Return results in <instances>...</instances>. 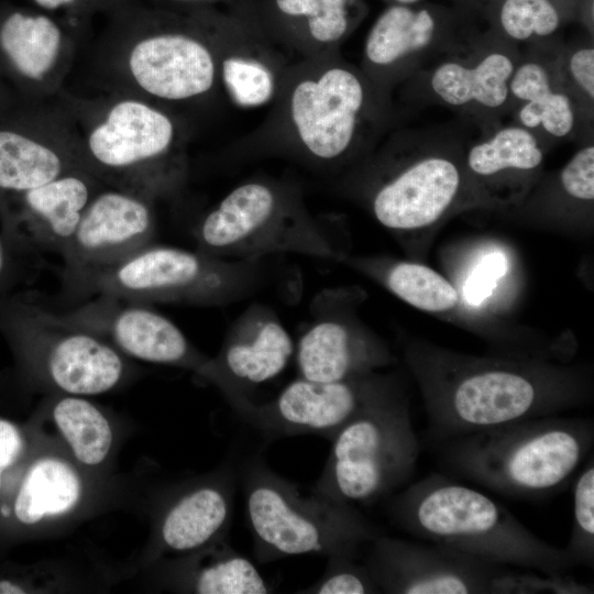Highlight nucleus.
Listing matches in <instances>:
<instances>
[{
    "label": "nucleus",
    "instance_id": "obj_5",
    "mask_svg": "<svg viewBox=\"0 0 594 594\" xmlns=\"http://www.w3.org/2000/svg\"><path fill=\"white\" fill-rule=\"evenodd\" d=\"M270 279L263 261H237L151 243L105 267L62 273L68 306L97 295L145 304L221 306L244 299Z\"/></svg>",
    "mask_w": 594,
    "mask_h": 594
},
{
    "label": "nucleus",
    "instance_id": "obj_23",
    "mask_svg": "<svg viewBox=\"0 0 594 594\" xmlns=\"http://www.w3.org/2000/svg\"><path fill=\"white\" fill-rule=\"evenodd\" d=\"M170 120L158 110L134 100L117 103L88 139L91 160L113 175L135 178L145 190H156L169 178L157 161L173 142Z\"/></svg>",
    "mask_w": 594,
    "mask_h": 594
},
{
    "label": "nucleus",
    "instance_id": "obj_25",
    "mask_svg": "<svg viewBox=\"0 0 594 594\" xmlns=\"http://www.w3.org/2000/svg\"><path fill=\"white\" fill-rule=\"evenodd\" d=\"M129 67L141 88L167 100L188 99L208 91L216 70L209 50L183 34L142 40L130 54Z\"/></svg>",
    "mask_w": 594,
    "mask_h": 594
},
{
    "label": "nucleus",
    "instance_id": "obj_13",
    "mask_svg": "<svg viewBox=\"0 0 594 594\" xmlns=\"http://www.w3.org/2000/svg\"><path fill=\"white\" fill-rule=\"evenodd\" d=\"M480 28L453 6L394 3L370 30L364 59L382 88L406 81Z\"/></svg>",
    "mask_w": 594,
    "mask_h": 594
},
{
    "label": "nucleus",
    "instance_id": "obj_10",
    "mask_svg": "<svg viewBox=\"0 0 594 594\" xmlns=\"http://www.w3.org/2000/svg\"><path fill=\"white\" fill-rule=\"evenodd\" d=\"M520 57L519 45L479 28L405 81L407 100L444 107L488 132L509 114V81Z\"/></svg>",
    "mask_w": 594,
    "mask_h": 594
},
{
    "label": "nucleus",
    "instance_id": "obj_15",
    "mask_svg": "<svg viewBox=\"0 0 594 594\" xmlns=\"http://www.w3.org/2000/svg\"><path fill=\"white\" fill-rule=\"evenodd\" d=\"M54 309L66 321L103 338L129 359L182 367L200 378L206 374L210 358L150 304L97 295Z\"/></svg>",
    "mask_w": 594,
    "mask_h": 594
},
{
    "label": "nucleus",
    "instance_id": "obj_9",
    "mask_svg": "<svg viewBox=\"0 0 594 594\" xmlns=\"http://www.w3.org/2000/svg\"><path fill=\"white\" fill-rule=\"evenodd\" d=\"M328 460L312 493L340 504H367L406 484L420 447L408 404L395 388L330 440Z\"/></svg>",
    "mask_w": 594,
    "mask_h": 594
},
{
    "label": "nucleus",
    "instance_id": "obj_26",
    "mask_svg": "<svg viewBox=\"0 0 594 594\" xmlns=\"http://www.w3.org/2000/svg\"><path fill=\"white\" fill-rule=\"evenodd\" d=\"M161 579L176 592L196 594H265L271 586L256 566L227 538L197 551L167 559Z\"/></svg>",
    "mask_w": 594,
    "mask_h": 594
},
{
    "label": "nucleus",
    "instance_id": "obj_11",
    "mask_svg": "<svg viewBox=\"0 0 594 594\" xmlns=\"http://www.w3.org/2000/svg\"><path fill=\"white\" fill-rule=\"evenodd\" d=\"M372 81L345 66L328 68L293 90L290 114L299 140L314 157L336 162L350 155L365 125L376 128L383 117L381 95Z\"/></svg>",
    "mask_w": 594,
    "mask_h": 594
},
{
    "label": "nucleus",
    "instance_id": "obj_7",
    "mask_svg": "<svg viewBox=\"0 0 594 594\" xmlns=\"http://www.w3.org/2000/svg\"><path fill=\"white\" fill-rule=\"evenodd\" d=\"M0 331L52 394H105L133 373L129 358L107 340L66 321L30 293L0 296Z\"/></svg>",
    "mask_w": 594,
    "mask_h": 594
},
{
    "label": "nucleus",
    "instance_id": "obj_28",
    "mask_svg": "<svg viewBox=\"0 0 594 594\" xmlns=\"http://www.w3.org/2000/svg\"><path fill=\"white\" fill-rule=\"evenodd\" d=\"M341 263L373 278L397 298L421 311L449 312L460 304L458 288L431 267L389 257L345 255Z\"/></svg>",
    "mask_w": 594,
    "mask_h": 594
},
{
    "label": "nucleus",
    "instance_id": "obj_12",
    "mask_svg": "<svg viewBox=\"0 0 594 594\" xmlns=\"http://www.w3.org/2000/svg\"><path fill=\"white\" fill-rule=\"evenodd\" d=\"M360 290L327 288L310 305L311 320L295 348L299 376L331 382L370 374L395 362L388 345L358 315Z\"/></svg>",
    "mask_w": 594,
    "mask_h": 594
},
{
    "label": "nucleus",
    "instance_id": "obj_32",
    "mask_svg": "<svg viewBox=\"0 0 594 594\" xmlns=\"http://www.w3.org/2000/svg\"><path fill=\"white\" fill-rule=\"evenodd\" d=\"M557 64L563 84L580 106L584 117L594 121V37L586 33L563 42Z\"/></svg>",
    "mask_w": 594,
    "mask_h": 594
},
{
    "label": "nucleus",
    "instance_id": "obj_44",
    "mask_svg": "<svg viewBox=\"0 0 594 594\" xmlns=\"http://www.w3.org/2000/svg\"><path fill=\"white\" fill-rule=\"evenodd\" d=\"M394 3H398V4H413V3H419V2H424L426 0H393Z\"/></svg>",
    "mask_w": 594,
    "mask_h": 594
},
{
    "label": "nucleus",
    "instance_id": "obj_42",
    "mask_svg": "<svg viewBox=\"0 0 594 594\" xmlns=\"http://www.w3.org/2000/svg\"><path fill=\"white\" fill-rule=\"evenodd\" d=\"M25 593L23 586L14 581L0 580V594H20Z\"/></svg>",
    "mask_w": 594,
    "mask_h": 594
},
{
    "label": "nucleus",
    "instance_id": "obj_14",
    "mask_svg": "<svg viewBox=\"0 0 594 594\" xmlns=\"http://www.w3.org/2000/svg\"><path fill=\"white\" fill-rule=\"evenodd\" d=\"M396 387L375 372L340 381L298 377L272 400H249L238 415L270 437L320 435L332 439L348 422Z\"/></svg>",
    "mask_w": 594,
    "mask_h": 594
},
{
    "label": "nucleus",
    "instance_id": "obj_20",
    "mask_svg": "<svg viewBox=\"0 0 594 594\" xmlns=\"http://www.w3.org/2000/svg\"><path fill=\"white\" fill-rule=\"evenodd\" d=\"M549 148L515 124L481 133L465 150V167L477 208L519 207L543 176Z\"/></svg>",
    "mask_w": 594,
    "mask_h": 594
},
{
    "label": "nucleus",
    "instance_id": "obj_29",
    "mask_svg": "<svg viewBox=\"0 0 594 594\" xmlns=\"http://www.w3.org/2000/svg\"><path fill=\"white\" fill-rule=\"evenodd\" d=\"M580 0H495L482 22L520 47L563 40L578 22Z\"/></svg>",
    "mask_w": 594,
    "mask_h": 594
},
{
    "label": "nucleus",
    "instance_id": "obj_17",
    "mask_svg": "<svg viewBox=\"0 0 594 594\" xmlns=\"http://www.w3.org/2000/svg\"><path fill=\"white\" fill-rule=\"evenodd\" d=\"M563 42L522 46L509 81L508 117L549 150L563 141L593 142V122L584 117L558 69L557 54Z\"/></svg>",
    "mask_w": 594,
    "mask_h": 594
},
{
    "label": "nucleus",
    "instance_id": "obj_27",
    "mask_svg": "<svg viewBox=\"0 0 594 594\" xmlns=\"http://www.w3.org/2000/svg\"><path fill=\"white\" fill-rule=\"evenodd\" d=\"M47 415L72 459L97 475L108 466L116 430L108 414L86 396L52 394Z\"/></svg>",
    "mask_w": 594,
    "mask_h": 594
},
{
    "label": "nucleus",
    "instance_id": "obj_16",
    "mask_svg": "<svg viewBox=\"0 0 594 594\" xmlns=\"http://www.w3.org/2000/svg\"><path fill=\"white\" fill-rule=\"evenodd\" d=\"M367 544L364 565L381 593H495V579L504 571L422 540L377 535Z\"/></svg>",
    "mask_w": 594,
    "mask_h": 594
},
{
    "label": "nucleus",
    "instance_id": "obj_2",
    "mask_svg": "<svg viewBox=\"0 0 594 594\" xmlns=\"http://www.w3.org/2000/svg\"><path fill=\"white\" fill-rule=\"evenodd\" d=\"M396 525L479 562L562 575L575 566L564 548L540 539L507 508L441 474L409 485L391 502Z\"/></svg>",
    "mask_w": 594,
    "mask_h": 594
},
{
    "label": "nucleus",
    "instance_id": "obj_8",
    "mask_svg": "<svg viewBox=\"0 0 594 594\" xmlns=\"http://www.w3.org/2000/svg\"><path fill=\"white\" fill-rule=\"evenodd\" d=\"M195 249L216 257L263 261L301 254L342 262L332 233L271 185L250 182L232 189L195 227Z\"/></svg>",
    "mask_w": 594,
    "mask_h": 594
},
{
    "label": "nucleus",
    "instance_id": "obj_4",
    "mask_svg": "<svg viewBox=\"0 0 594 594\" xmlns=\"http://www.w3.org/2000/svg\"><path fill=\"white\" fill-rule=\"evenodd\" d=\"M593 422L525 419L443 441L453 472L506 496H544L565 485L590 452Z\"/></svg>",
    "mask_w": 594,
    "mask_h": 594
},
{
    "label": "nucleus",
    "instance_id": "obj_21",
    "mask_svg": "<svg viewBox=\"0 0 594 594\" xmlns=\"http://www.w3.org/2000/svg\"><path fill=\"white\" fill-rule=\"evenodd\" d=\"M92 475L72 459L59 441L47 439L45 447L24 465L12 504L3 507L2 513L25 528H59L92 505Z\"/></svg>",
    "mask_w": 594,
    "mask_h": 594
},
{
    "label": "nucleus",
    "instance_id": "obj_18",
    "mask_svg": "<svg viewBox=\"0 0 594 594\" xmlns=\"http://www.w3.org/2000/svg\"><path fill=\"white\" fill-rule=\"evenodd\" d=\"M294 352V341L276 312L255 302L230 326L204 380L219 388L238 413L250 400L246 389L279 375Z\"/></svg>",
    "mask_w": 594,
    "mask_h": 594
},
{
    "label": "nucleus",
    "instance_id": "obj_19",
    "mask_svg": "<svg viewBox=\"0 0 594 594\" xmlns=\"http://www.w3.org/2000/svg\"><path fill=\"white\" fill-rule=\"evenodd\" d=\"M89 180L64 173L36 188L0 198L1 233L23 257L62 256L94 197Z\"/></svg>",
    "mask_w": 594,
    "mask_h": 594
},
{
    "label": "nucleus",
    "instance_id": "obj_33",
    "mask_svg": "<svg viewBox=\"0 0 594 594\" xmlns=\"http://www.w3.org/2000/svg\"><path fill=\"white\" fill-rule=\"evenodd\" d=\"M574 565H593L594 559V464L591 459L573 487V522L564 548Z\"/></svg>",
    "mask_w": 594,
    "mask_h": 594
},
{
    "label": "nucleus",
    "instance_id": "obj_30",
    "mask_svg": "<svg viewBox=\"0 0 594 594\" xmlns=\"http://www.w3.org/2000/svg\"><path fill=\"white\" fill-rule=\"evenodd\" d=\"M61 37L50 18L13 12L0 25V51L20 75L36 80L54 64Z\"/></svg>",
    "mask_w": 594,
    "mask_h": 594
},
{
    "label": "nucleus",
    "instance_id": "obj_6",
    "mask_svg": "<svg viewBox=\"0 0 594 594\" xmlns=\"http://www.w3.org/2000/svg\"><path fill=\"white\" fill-rule=\"evenodd\" d=\"M246 520L260 563L301 554L355 559L377 531L353 505L312 493L273 472L260 458L243 468Z\"/></svg>",
    "mask_w": 594,
    "mask_h": 594
},
{
    "label": "nucleus",
    "instance_id": "obj_34",
    "mask_svg": "<svg viewBox=\"0 0 594 594\" xmlns=\"http://www.w3.org/2000/svg\"><path fill=\"white\" fill-rule=\"evenodd\" d=\"M292 16H307L311 36L323 43L342 38L350 28L346 0H276Z\"/></svg>",
    "mask_w": 594,
    "mask_h": 594
},
{
    "label": "nucleus",
    "instance_id": "obj_37",
    "mask_svg": "<svg viewBox=\"0 0 594 594\" xmlns=\"http://www.w3.org/2000/svg\"><path fill=\"white\" fill-rule=\"evenodd\" d=\"M506 258L501 252H491L484 255L464 284V299L471 305L482 302L492 294L496 282L506 272Z\"/></svg>",
    "mask_w": 594,
    "mask_h": 594
},
{
    "label": "nucleus",
    "instance_id": "obj_35",
    "mask_svg": "<svg viewBox=\"0 0 594 594\" xmlns=\"http://www.w3.org/2000/svg\"><path fill=\"white\" fill-rule=\"evenodd\" d=\"M222 77L228 91L241 106H261L273 95L274 81L271 73L254 61L242 57L227 58L222 64Z\"/></svg>",
    "mask_w": 594,
    "mask_h": 594
},
{
    "label": "nucleus",
    "instance_id": "obj_31",
    "mask_svg": "<svg viewBox=\"0 0 594 594\" xmlns=\"http://www.w3.org/2000/svg\"><path fill=\"white\" fill-rule=\"evenodd\" d=\"M64 174L61 155L10 128H0V198L42 186Z\"/></svg>",
    "mask_w": 594,
    "mask_h": 594
},
{
    "label": "nucleus",
    "instance_id": "obj_38",
    "mask_svg": "<svg viewBox=\"0 0 594 594\" xmlns=\"http://www.w3.org/2000/svg\"><path fill=\"white\" fill-rule=\"evenodd\" d=\"M25 440L21 430L12 422L0 419V488L6 474L23 458Z\"/></svg>",
    "mask_w": 594,
    "mask_h": 594
},
{
    "label": "nucleus",
    "instance_id": "obj_36",
    "mask_svg": "<svg viewBox=\"0 0 594 594\" xmlns=\"http://www.w3.org/2000/svg\"><path fill=\"white\" fill-rule=\"evenodd\" d=\"M300 593L365 594L381 593L364 564L346 557H329L322 576Z\"/></svg>",
    "mask_w": 594,
    "mask_h": 594
},
{
    "label": "nucleus",
    "instance_id": "obj_22",
    "mask_svg": "<svg viewBox=\"0 0 594 594\" xmlns=\"http://www.w3.org/2000/svg\"><path fill=\"white\" fill-rule=\"evenodd\" d=\"M155 220L145 197L107 190L95 195L62 254V273L112 265L153 243Z\"/></svg>",
    "mask_w": 594,
    "mask_h": 594
},
{
    "label": "nucleus",
    "instance_id": "obj_3",
    "mask_svg": "<svg viewBox=\"0 0 594 594\" xmlns=\"http://www.w3.org/2000/svg\"><path fill=\"white\" fill-rule=\"evenodd\" d=\"M466 136L452 124L399 133L376 160L364 187L373 218L398 238L477 208L465 167Z\"/></svg>",
    "mask_w": 594,
    "mask_h": 594
},
{
    "label": "nucleus",
    "instance_id": "obj_24",
    "mask_svg": "<svg viewBox=\"0 0 594 594\" xmlns=\"http://www.w3.org/2000/svg\"><path fill=\"white\" fill-rule=\"evenodd\" d=\"M235 477L227 465L173 493L155 519L151 558L187 554L227 538Z\"/></svg>",
    "mask_w": 594,
    "mask_h": 594
},
{
    "label": "nucleus",
    "instance_id": "obj_41",
    "mask_svg": "<svg viewBox=\"0 0 594 594\" xmlns=\"http://www.w3.org/2000/svg\"><path fill=\"white\" fill-rule=\"evenodd\" d=\"M578 23L587 35L594 37L593 0H580Z\"/></svg>",
    "mask_w": 594,
    "mask_h": 594
},
{
    "label": "nucleus",
    "instance_id": "obj_1",
    "mask_svg": "<svg viewBox=\"0 0 594 594\" xmlns=\"http://www.w3.org/2000/svg\"><path fill=\"white\" fill-rule=\"evenodd\" d=\"M405 359L441 441L554 416L590 397V380L580 370L539 358H479L411 344Z\"/></svg>",
    "mask_w": 594,
    "mask_h": 594
},
{
    "label": "nucleus",
    "instance_id": "obj_40",
    "mask_svg": "<svg viewBox=\"0 0 594 594\" xmlns=\"http://www.w3.org/2000/svg\"><path fill=\"white\" fill-rule=\"evenodd\" d=\"M452 6L463 15L480 24L495 0H451Z\"/></svg>",
    "mask_w": 594,
    "mask_h": 594
},
{
    "label": "nucleus",
    "instance_id": "obj_39",
    "mask_svg": "<svg viewBox=\"0 0 594 594\" xmlns=\"http://www.w3.org/2000/svg\"><path fill=\"white\" fill-rule=\"evenodd\" d=\"M25 261L0 233V296L16 293L15 288L26 276L22 263Z\"/></svg>",
    "mask_w": 594,
    "mask_h": 594
},
{
    "label": "nucleus",
    "instance_id": "obj_43",
    "mask_svg": "<svg viewBox=\"0 0 594 594\" xmlns=\"http://www.w3.org/2000/svg\"><path fill=\"white\" fill-rule=\"evenodd\" d=\"M35 3L44 9H57L59 7H63L65 4L70 3L74 0H34Z\"/></svg>",
    "mask_w": 594,
    "mask_h": 594
}]
</instances>
